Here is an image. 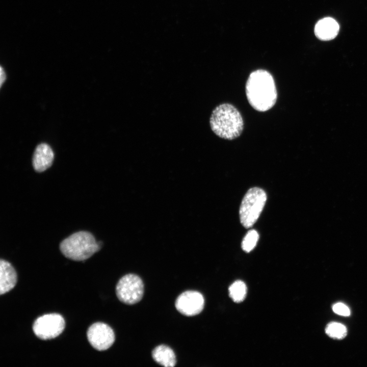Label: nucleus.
Segmentation results:
<instances>
[{"label":"nucleus","instance_id":"9d476101","mask_svg":"<svg viewBox=\"0 0 367 367\" xmlns=\"http://www.w3.org/2000/svg\"><path fill=\"white\" fill-rule=\"evenodd\" d=\"M339 31L337 22L331 17H325L319 20L314 27V34L320 40H331L335 38Z\"/></svg>","mask_w":367,"mask_h":367},{"label":"nucleus","instance_id":"dca6fc26","mask_svg":"<svg viewBox=\"0 0 367 367\" xmlns=\"http://www.w3.org/2000/svg\"><path fill=\"white\" fill-rule=\"evenodd\" d=\"M333 311L336 314L343 316H349L350 314L349 308L342 303H337L332 307Z\"/></svg>","mask_w":367,"mask_h":367},{"label":"nucleus","instance_id":"f03ea898","mask_svg":"<svg viewBox=\"0 0 367 367\" xmlns=\"http://www.w3.org/2000/svg\"><path fill=\"white\" fill-rule=\"evenodd\" d=\"M212 131L218 137L226 140L239 137L244 128L240 112L232 104L222 103L213 111L209 119Z\"/></svg>","mask_w":367,"mask_h":367},{"label":"nucleus","instance_id":"1a4fd4ad","mask_svg":"<svg viewBox=\"0 0 367 367\" xmlns=\"http://www.w3.org/2000/svg\"><path fill=\"white\" fill-rule=\"evenodd\" d=\"M54 153L51 147L46 143L38 145L33 156V166L35 170L41 172L52 165Z\"/></svg>","mask_w":367,"mask_h":367},{"label":"nucleus","instance_id":"39448f33","mask_svg":"<svg viewBox=\"0 0 367 367\" xmlns=\"http://www.w3.org/2000/svg\"><path fill=\"white\" fill-rule=\"evenodd\" d=\"M116 293L119 300L126 304L139 302L144 294V284L141 278L134 274H128L118 282Z\"/></svg>","mask_w":367,"mask_h":367},{"label":"nucleus","instance_id":"7ed1b4c3","mask_svg":"<svg viewBox=\"0 0 367 367\" xmlns=\"http://www.w3.org/2000/svg\"><path fill=\"white\" fill-rule=\"evenodd\" d=\"M101 243L96 242L93 235L87 231L75 232L60 244L62 254L75 261H84L90 257L101 248Z\"/></svg>","mask_w":367,"mask_h":367},{"label":"nucleus","instance_id":"9b49d317","mask_svg":"<svg viewBox=\"0 0 367 367\" xmlns=\"http://www.w3.org/2000/svg\"><path fill=\"white\" fill-rule=\"evenodd\" d=\"M17 282L16 273L9 262L0 261V294H4L11 290Z\"/></svg>","mask_w":367,"mask_h":367},{"label":"nucleus","instance_id":"f257e3e1","mask_svg":"<svg viewBox=\"0 0 367 367\" xmlns=\"http://www.w3.org/2000/svg\"><path fill=\"white\" fill-rule=\"evenodd\" d=\"M245 89L249 103L257 111L269 110L276 102L277 92L274 80L265 70L258 69L251 72Z\"/></svg>","mask_w":367,"mask_h":367},{"label":"nucleus","instance_id":"ddd939ff","mask_svg":"<svg viewBox=\"0 0 367 367\" xmlns=\"http://www.w3.org/2000/svg\"><path fill=\"white\" fill-rule=\"evenodd\" d=\"M229 296L235 302L243 301L247 294L245 283L240 280L234 282L229 288Z\"/></svg>","mask_w":367,"mask_h":367},{"label":"nucleus","instance_id":"f3484780","mask_svg":"<svg viewBox=\"0 0 367 367\" xmlns=\"http://www.w3.org/2000/svg\"><path fill=\"white\" fill-rule=\"evenodd\" d=\"M0 70H1V72H0V77H1L0 83H1V84H0V85H1V87L2 86V85H3V84L4 83V82H5V80H6V74H5V71L4 70V69H3V68H2V67H1V69H0Z\"/></svg>","mask_w":367,"mask_h":367},{"label":"nucleus","instance_id":"423d86ee","mask_svg":"<svg viewBox=\"0 0 367 367\" xmlns=\"http://www.w3.org/2000/svg\"><path fill=\"white\" fill-rule=\"evenodd\" d=\"M65 323L62 316L50 313L38 318L33 325L35 335L43 340L54 338L64 330Z\"/></svg>","mask_w":367,"mask_h":367},{"label":"nucleus","instance_id":"6e6552de","mask_svg":"<svg viewBox=\"0 0 367 367\" xmlns=\"http://www.w3.org/2000/svg\"><path fill=\"white\" fill-rule=\"evenodd\" d=\"M175 305L182 314L194 316L200 313L203 309L204 299L202 295L195 291H187L177 298Z\"/></svg>","mask_w":367,"mask_h":367},{"label":"nucleus","instance_id":"4468645a","mask_svg":"<svg viewBox=\"0 0 367 367\" xmlns=\"http://www.w3.org/2000/svg\"><path fill=\"white\" fill-rule=\"evenodd\" d=\"M326 334L335 339L344 338L347 334V329L345 325L337 322L329 323L326 328Z\"/></svg>","mask_w":367,"mask_h":367},{"label":"nucleus","instance_id":"0eeeda50","mask_svg":"<svg viewBox=\"0 0 367 367\" xmlns=\"http://www.w3.org/2000/svg\"><path fill=\"white\" fill-rule=\"evenodd\" d=\"M87 336L93 348L100 351L108 349L115 342L113 329L103 323L92 324L88 329Z\"/></svg>","mask_w":367,"mask_h":367},{"label":"nucleus","instance_id":"f8f14e48","mask_svg":"<svg viewBox=\"0 0 367 367\" xmlns=\"http://www.w3.org/2000/svg\"><path fill=\"white\" fill-rule=\"evenodd\" d=\"M153 360L165 367H173L176 363L175 354L169 346L161 345L155 347L152 352Z\"/></svg>","mask_w":367,"mask_h":367},{"label":"nucleus","instance_id":"2eb2a0df","mask_svg":"<svg viewBox=\"0 0 367 367\" xmlns=\"http://www.w3.org/2000/svg\"><path fill=\"white\" fill-rule=\"evenodd\" d=\"M258 239L259 234L257 231L254 229L249 230L242 240V249L246 252H250L256 246Z\"/></svg>","mask_w":367,"mask_h":367},{"label":"nucleus","instance_id":"20e7f679","mask_svg":"<svg viewBox=\"0 0 367 367\" xmlns=\"http://www.w3.org/2000/svg\"><path fill=\"white\" fill-rule=\"evenodd\" d=\"M265 191L258 187L250 188L244 195L239 211L240 222L246 228L251 227L258 220L267 200Z\"/></svg>","mask_w":367,"mask_h":367}]
</instances>
